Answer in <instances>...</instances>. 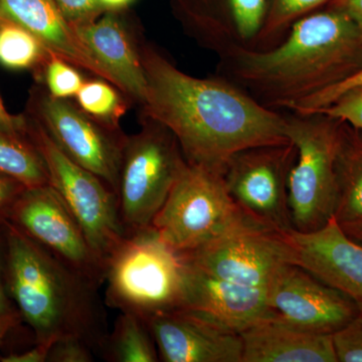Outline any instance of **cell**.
Listing matches in <instances>:
<instances>
[{
  "label": "cell",
  "mask_w": 362,
  "mask_h": 362,
  "mask_svg": "<svg viewBox=\"0 0 362 362\" xmlns=\"http://www.w3.org/2000/svg\"><path fill=\"white\" fill-rule=\"evenodd\" d=\"M16 228L89 284L99 289L106 267L49 185L25 188L11 209Z\"/></svg>",
  "instance_id": "11"
},
{
  "label": "cell",
  "mask_w": 362,
  "mask_h": 362,
  "mask_svg": "<svg viewBox=\"0 0 362 362\" xmlns=\"http://www.w3.org/2000/svg\"><path fill=\"white\" fill-rule=\"evenodd\" d=\"M242 362H337L332 335L309 332L276 317L240 333Z\"/></svg>",
  "instance_id": "18"
},
{
  "label": "cell",
  "mask_w": 362,
  "mask_h": 362,
  "mask_svg": "<svg viewBox=\"0 0 362 362\" xmlns=\"http://www.w3.org/2000/svg\"><path fill=\"white\" fill-rule=\"evenodd\" d=\"M331 0H268L265 23L255 49H268L279 44L300 18L318 11Z\"/></svg>",
  "instance_id": "25"
},
{
  "label": "cell",
  "mask_w": 362,
  "mask_h": 362,
  "mask_svg": "<svg viewBox=\"0 0 362 362\" xmlns=\"http://www.w3.org/2000/svg\"><path fill=\"white\" fill-rule=\"evenodd\" d=\"M33 119L69 158L101 178L116 192L127 135L88 116L71 100L56 99L45 90L33 97Z\"/></svg>",
  "instance_id": "10"
},
{
  "label": "cell",
  "mask_w": 362,
  "mask_h": 362,
  "mask_svg": "<svg viewBox=\"0 0 362 362\" xmlns=\"http://www.w3.org/2000/svg\"><path fill=\"white\" fill-rule=\"evenodd\" d=\"M296 158L291 141L250 147L226 162L223 177L230 197L259 225L293 230L288 204V178Z\"/></svg>",
  "instance_id": "9"
},
{
  "label": "cell",
  "mask_w": 362,
  "mask_h": 362,
  "mask_svg": "<svg viewBox=\"0 0 362 362\" xmlns=\"http://www.w3.org/2000/svg\"><path fill=\"white\" fill-rule=\"evenodd\" d=\"M109 82L140 107L147 93L141 44L117 11H105L96 20L71 26Z\"/></svg>",
  "instance_id": "17"
},
{
  "label": "cell",
  "mask_w": 362,
  "mask_h": 362,
  "mask_svg": "<svg viewBox=\"0 0 362 362\" xmlns=\"http://www.w3.org/2000/svg\"><path fill=\"white\" fill-rule=\"evenodd\" d=\"M8 289L39 344L76 338L100 354L108 335L98 289L16 226L6 237Z\"/></svg>",
  "instance_id": "3"
},
{
  "label": "cell",
  "mask_w": 362,
  "mask_h": 362,
  "mask_svg": "<svg viewBox=\"0 0 362 362\" xmlns=\"http://www.w3.org/2000/svg\"><path fill=\"white\" fill-rule=\"evenodd\" d=\"M14 315L11 309L4 283L0 277V316Z\"/></svg>",
  "instance_id": "37"
},
{
  "label": "cell",
  "mask_w": 362,
  "mask_h": 362,
  "mask_svg": "<svg viewBox=\"0 0 362 362\" xmlns=\"http://www.w3.org/2000/svg\"><path fill=\"white\" fill-rule=\"evenodd\" d=\"M164 362H242L240 333L226 329L188 309L145 319Z\"/></svg>",
  "instance_id": "14"
},
{
  "label": "cell",
  "mask_w": 362,
  "mask_h": 362,
  "mask_svg": "<svg viewBox=\"0 0 362 362\" xmlns=\"http://www.w3.org/2000/svg\"><path fill=\"white\" fill-rule=\"evenodd\" d=\"M25 131L44 158L49 187L74 216L105 267L125 239L116 192L101 178L69 158L42 125L26 121Z\"/></svg>",
  "instance_id": "8"
},
{
  "label": "cell",
  "mask_w": 362,
  "mask_h": 362,
  "mask_svg": "<svg viewBox=\"0 0 362 362\" xmlns=\"http://www.w3.org/2000/svg\"><path fill=\"white\" fill-rule=\"evenodd\" d=\"M268 298L276 318L319 334H334L359 313L346 295L295 264L283 269Z\"/></svg>",
  "instance_id": "13"
},
{
  "label": "cell",
  "mask_w": 362,
  "mask_h": 362,
  "mask_svg": "<svg viewBox=\"0 0 362 362\" xmlns=\"http://www.w3.org/2000/svg\"><path fill=\"white\" fill-rule=\"evenodd\" d=\"M147 93L141 118L168 128L185 160L223 175L228 159L259 145L289 142L285 112L272 110L216 74L197 78L142 42Z\"/></svg>",
  "instance_id": "1"
},
{
  "label": "cell",
  "mask_w": 362,
  "mask_h": 362,
  "mask_svg": "<svg viewBox=\"0 0 362 362\" xmlns=\"http://www.w3.org/2000/svg\"><path fill=\"white\" fill-rule=\"evenodd\" d=\"M39 73L45 90L56 99H74L85 82L78 68L51 52Z\"/></svg>",
  "instance_id": "26"
},
{
  "label": "cell",
  "mask_w": 362,
  "mask_h": 362,
  "mask_svg": "<svg viewBox=\"0 0 362 362\" xmlns=\"http://www.w3.org/2000/svg\"><path fill=\"white\" fill-rule=\"evenodd\" d=\"M26 120L21 117H14L8 113L0 97V128L13 133H23L25 131Z\"/></svg>",
  "instance_id": "35"
},
{
  "label": "cell",
  "mask_w": 362,
  "mask_h": 362,
  "mask_svg": "<svg viewBox=\"0 0 362 362\" xmlns=\"http://www.w3.org/2000/svg\"><path fill=\"white\" fill-rule=\"evenodd\" d=\"M181 254L209 275L267 291L286 266L295 264L284 232L264 228L238 230Z\"/></svg>",
  "instance_id": "12"
},
{
  "label": "cell",
  "mask_w": 362,
  "mask_h": 362,
  "mask_svg": "<svg viewBox=\"0 0 362 362\" xmlns=\"http://www.w3.org/2000/svg\"><path fill=\"white\" fill-rule=\"evenodd\" d=\"M180 308L194 311L237 333L275 317L267 290L214 277L190 265L185 259Z\"/></svg>",
  "instance_id": "16"
},
{
  "label": "cell",
  "mask_w": 362,
  "mask_h": 362,
  "mask_svg": "<svg viewBox=\"0 0 362 362\" xmlns=\"http://www.w3.org/2000/svg\"><path fill=\"white\" fill-rule=\"evenodd\" d=\"M218 59V75L262 106L289 112L361 65L362 33L347 14L327 6L300 18L270 49Z\"/></svg>",
  "instance_id": "2"
},
{
  "label": "cell",
  "mask_w": 362,
  "mask_h": 362,
  "mask_svg": "<svg viewBox=\"0 0 362 362\" xmlns=\"http://www.w3.org/2000/svg\"><path fill=\"white\" fill-rule=\"evenodd\" d=\"M74 101L90 118L114 130H121V119L131 103L115 85L98 77L85 81Z\"/></svg>",
  "instance_id": "23"
},
{
  "label": "cell",
  "mask_w": 362,
  "mask_h": 362,
  "mask_svg": "<svg viewBox=\"0 0 362 362\" xmlns=\"http://www.w3.org/2000/svg\"><path fill=\"white\" fill-rule=\"evenodd\" d=\"M342 230L350 239L362 246V225L347 226V228H342Z\"/></svg>",
  "instance_id": "38"
},
{
  "label": "cell",
  "mask_w": 362,
  "mask_h": 362,
  "mask_svg": "<svg viewBox=\"0 0 362 362\" xmlns=\"http://www.w3.org/2000/svg\"><path fill=\"white\" fill-rule=\"evenodd\" d=\"M49 51L23 26L0 18V64L9 70H39Z\"/></svg>",
  "instance_id": "24"
},
{
  "label": "cell",
  "mask_w": 362,
  "mask_h": 362,
  "mask_svg": "<svg viewBox=\"0 0 362 362\" xmlns=\"http://www.w3.org/2000/svg\"><path fill=\"white\" fill-rule=\"evenodd\" d=\"M338 361L362 362V313L332 334Z\"/></svg>",
  "instance_id": "29"
},
{
  "label": "cell",
  "mask_w": 362,
  "mask_h": 362,
  "mask_svg": "<svg viewBox=\"0 0 362 362\" xmlns=\"http://www.w3.org/2000/svg\"><path fill=\"white\" fill-rule=\"evenodd\" d=\"M285 118L286 136L296 147L288 178L293 230L313 232L334 214L344 123L321 113L285 112Z\"/></svg>",
  "instance_id": "5"
},
{
  "label": "cell",
  "mask_w": 362,
  "mask_h": 362,
  "mask_svg": "<svg viewBox=\"0 0 362 362\" xmlns=\"http://www.w3.org/2000/svg\"><path fill=\"white\" fill-rule=\"evenodd\" d=\"M71 26L84 25L105 13L99 0H54Z\"/></svg>",
  "instance_id": "30"
},
{
  "label": "cell",
  "mask_w": 362,
  "mask_h": 362,
  "mask_svg": "<svg viewBox=\"0 0 362 362\" xmlns=\"http://www.w3.org/2000/svg\"><path fill=\"white\" fill-rule=\"evenodd\" d=\"M302 267L346 295L362 313V246L350 239L334 218L313 232H284Z\"/></svg>",
  "instance_id": "15"
},
{
  "label": "cell",
  "mask_w": 362,
  "mask_h": 362,
  "mask_svg": "<svg viewBox=\"0 0 362 362\" xmlns=\"http://www.w3.org/2000/svg\"><path fill=\"white\" fill-rule=\"evenodd\" d=\"M14 318H16L14 315L0 316V343L9 327L13 325Z\"/></svg>",
  "instance_id": "39"
},
{
  "label": "cell",
  "mask_w": 362,
  "mask_h": 362,
  "mask_svg": "<svg viewBox=\"0 0 362 362\" xmlns=\"http://www.w3.org/2000/svg\"><path fill=\"white\" fill-rule=\"evenodd\" d=\"M110 362H156L158 351L148 326L141 317L120 312L113 330L100 351Z\"/></svg>",
  "instance_id": "21"
},
{
  "label": "cell",
  "mask_w": 362,
  "mask_h": 362,
  "mask_svg": "<svg viewBox=\"0 0 362 362\" xmlns=\"http://www.w3.org/2000/svg\"><path fill=\"white\" fill-rule=\"evenodd\" d=\"M0 18L23 26L47 51L76 68L108 81L103 69L90 56L54 0H0Z\"/></svg>",
  "instance_id": "19"
},
{
  "label": "cell",
  "mask_w": 362,
  "mask_h": 362,
  "mask_svg": "<svg viewBox=\"0 0 362 362\" xmlns=\"http://www.w3.org/2000/svg\"><path fill=\"white\" fill-rule=\"evenodd\" d=\"M187 163L173 133L141 118V129L126 139L117 189L127 235L151 226Z\"/></svg>",
  "instance_id": "7"
},
{
  "label": "cell",
  "mask_w": 362,
  "mask_h": 362,
  "mask_svg": "<svg viewBox=\"0 0 362 362\" xmlns=\"http://www.w3.org/2000/svg\"><path fill=\"white\" fill-rule=\"evenodd\" d=\"M185 259L149 226L126 235L107 261L105 303L143 320L180 308Z\"/></svg>",
  "instance_id": "4"
},
{
  "label": "cell",
  "mask_w": 362,
  "mask_h": 362,
  "mask_svg": "<svg viewBox=\"0 0 362 362\" xmlns=\"http://www.w3.org/2000/svg\"><path fill=\"white\" fill-rule=\"evenodd\" d=\"M150 226L180 252L195 251L238 230L268 228L235 204L221 173L188 163Z\"/></svg>",
  "instance_id": "6"
},
{
  "label": "cell",
  "mask_w": 362,
  "mask_h": 362,
  "mask_svg": "<svg viewBox=\"0 0 362 362\" xmlns=\"http://www.w3.org/2000/svg\"><path fill=\"white\" fill-rule=\"evenodd\" d=\"M135 0H99L105 11H117V13L129 6Z\"/></svg>",
  "instance_id": "36"
},
{
  "label": "cell",
  "mask_w": 362,
  "mask_h": 362,
  "mask_svg": "<svg viewBox=\"0 0 362 362\" xmlns=\"http://www.w3.org/2000/svg\"><path fill=\"white\" fill-rule=\"evenodd\" d=\"M359 87H362V63L347 77L343 78L329 87L316 93L313 96L299 102L289 112L297 114L314 113V112L329 106L345 93Z\"/></svg>",
  "instance_id": "27"
},
{
  "label": "cell",
  "mask_w": 362,
  "mask_h": 362,
  "mask_svg": "<svg viewBox=\"0 0 362 362\" xmlns=\"http://www.w3.org/2000/svg\"><path fill=\"white\" fill-rule=\"evenodd\" d=\"M327 6L347 14L362 33V0H331Z\"/></svg>",
  "instance_id": "33"
},
{
  "label": "cell",
  "mask_w": 362,
  "mask_h": 362,
  "mask_svg": "<svg viewBox=\"0 0 362 362\" xmlns=\"http://www.w3.org/2000/svg\"><path fill=\"white\" fill-rule=\"evenodd\" d=\"M20 134L0 128V175L18 181L25 188L49 185L39 150L33 141L21 139Z\"/></svg>",
  "instance_id": "22"
},
{
  "label": "cell",
  "mask_w": 362,
  "mask_h": 362,
  "mask_svg": "<svg viewBox=\"0 0 362 362\" xmlns=\"http://www.w3.org/2000/svg\"><path fill=\"white\" fill-rule=\"evenodd\" d=\"M333 218L341 228L362 225V136L345 123L337 159Z\"/></svg>",
  "instance_id": "20"
},
{
  "label": "cell",
  "mask_w": 362,
  "mask_h": 362,
  "mask_svg": "<svg viewBox=\"0 0 362 362\" xmlns=\"http://www.w3.org/2000/svg\"><path fill=\"white\" fill-rule=\"evenodd\" d=\"M94 350L82 340L76 338L59 340L49 347V362H92Z\"/></svg>",
  "instance_id": "31"
},
{
  "label": "cell",
  "mask_w": 362,
  "mask_h": 362,
  "mask_svg": "<svg viewBox=\"0 0 362 362\" xmlns=\"http://www.w3.org/2000/svg\"><path fill=\"white\" fill-rule=\"evenodd\" d=\"M314 113L341 121L362 136V87L345 93L329 106Z\"/></svg>",
  "instance_id": "28"
},
{
  "label": "cell",
  "mask_w": 362,
  "mask_h": 362,
  "mask_svg": "<svg viewBox=\"0 0 362 362\" xmlns=\"http://www.w3.org/2000/svg\"><path fill=\"white\" fill-rule=\"evenodd\" d=\"M49 346L47 345L39 344L37 346L23 354H11V356L4 357L2 362H45L47 361L49 357Z\"/></svg>",
  "instance_id": "34"
},
{
  "label": "cell",
  "mask_w": 362,
  "mask_h": 362,
  "mask_svg": "<svg viewBox=\"0 0 362 362\" xmlns=\"http://www.w3.org/2000/svg\"><path fill=\"white\" fill-rule=\"evenodd\" d=\"M25 189V187L18 181L0 175V213L6 209L11 211L14 202Z\"/></svg>",
  "instance_id": "32"
}]
</instances>
